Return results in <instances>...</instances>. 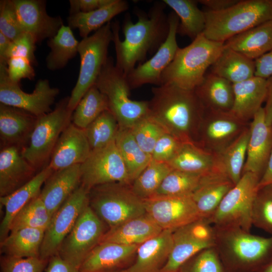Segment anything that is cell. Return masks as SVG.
Masks as SVG:
<instances>
[{
    "label": "cell",
    "mask_w": 272,
    "mask_h": 272,
    "mask_svg": "<svg viewBox=\"0 0 272 272\" xmlns=\"http://www.w3.org/2000/svg\"><path fill=\"white\" fill-rule=\"evenodd\" d=\"M88 204L89 191L81 184L53 215L45 231L40 250L41 258L49 259L57 254L61 243Z\"/></svg>",
    "instance_id": "9a60e30c"
},
{
    "label": "cell",
    "mask_w": 272,
    "mask_h": 272,
    "mask_svg": "<svg viewBox=\"0 0 272 272\" xmlns=\"http://www.w3.org/2000/svg\"><path fill=\"white\" fill-rule=\"evenodd\" d=\"M119 127L116 119L109 110L102 112L84 129L91 150L105 147L115 141Z\"/></svg>",
    "instance_id": "f6af8a7d"
},
{
    "label": "cell",
    "mask_w": 272,
    "mask_h": 272,
    "mask_svg": "<svg viewBox=\"0 0 272 272\" xmlns=\"http://www.w3.org/2000/svg\"><path fill=\"white\" fill-rule=\"evenodd\" d=\"M267 95L266 104L263 107L265 122L267 125L272 124V76L266 79Z\"/></svg>",
    "instance_id": "91938a15"
},
{
    "label": "cell",
    "mask_w": 272,
    "mask_h": 272,
    "mask_svg": "<svg viewBox=\"0 0 272 272\" xmlns=\"http://www.w3.org/2000/svg\"><path fill=\"white\" fill-rule=\"evenodd\" d=\"M224 47V43L210 40L202 33L200 34L188 45L179 48L174 59L163 72L160 85L172 84L186 90H195Z\"/></svg>",
    "instance_id": "277c9868"
},
{
    "label": "cell",
    "mask_w": 272,
    "mask_h": 272,
    "mask_svg": "<svg viewBox=\"0 0 272 272\" xmlns=\"http://www.w3.org/2000/svg\"><path fill=\"white\" fill-rule=\"evenodd\" d=\"M209 220L201 218L173 232V245L159 272H180L181 267L202 250L215 246L216 233Z\"/></svg>",
    "instance_id": "7c38bea8"
},
{
    "label": "cell",
    "mask_w": 272,
    "mask_h": 272,
    "mask_svg": "<svg viewBox=\"0 0 272 272\" xmlns=\"http://www.w3.org/2000/svg\"><path fill=\"white\" fill-rule=\"evenodd\" d=\"M52 217L39 195L30 201L14 217L10 225L9 233L23 228L38 229L45 231Z\"/></svg>",
    "instance_id": "b9f144b4"
},
{
    "label": "cell",
    "mask_w": 272,
    "mask_h": 272,
    "mask_svg": "<svg viewBox=\"0 0 272 272\" xmlns=\"http://www.w3.org/2000/svg\"><path fill=\"white\" fill-rule=\"evenodd\" d=\"M69 97L61 100L49 113L37 117L22 156L36 170L47 165L58 139L71 123L73 112L68 107Z\"/></svg>",
    "instance_id": "ba28073f"
},
{
    "label": "cell",
    "mask_w": 272,
    "mask_h": 272,
    "mask_svg": "<svg viewBox=\"0 0 272 272\" xmlns=\"http://www.w3.org/2000/svg\"><path fill=\"white\" fill-rule=\"evenodd\" d=\"M91 151L85 130L71 122L60 135L48 165L57 171L82 164Z\"/></svg>",
    "instance_id": "44dd1931"
},
{
    "label": "cell",
    "mask_w": 272,
    "mask_h": 272,
    "mask_svg": "<svg viewBox=\"0 0 272 272\" xmlns=\"http://www.w3.org/2000/svg\"><path fill=\"white\" fill-rule=\"evenodd\" d=\"M184 142L168 132H165L157 142L152 152V159L169 163L176 155Z\"/></svg>",
    "instance_id": "816d5d0a"
},
{
    "label": "cell",
    "mask_w": 272,
    "mask_h": 272,
    "mask_svg": "<svg viewBox=\"0 0 272 272\" xmlns=\"http://www.w3.org/2000/svg\"><path fill=\"white\" fill-rule=\"evenodd\" d=\"M130 130L141 148L151 155L158 140L166 132L149 114L137 122Z\"/></svg>",
    "instance_id": "7dc6e473"
},
{
    "label": "cell",
    "mask_w": 272,
    "mask_h": 272,
    "mask_svg": "<svg viewBox=\"0 0 272 272\" xmlns=\"http://www.w3.org/2000/svg\"><path fill=\"white\" fill-rule=\"evenodd\" d=\"M163 230L146 213L110 228L104 234L100 243L112 242L126 245H140Z\"/></svg>",
    "instance_id": "4dcf8cb0"
},
{
    "label": "cell",
    "mask_w": 272,
    "mask_h": 272,
    "mask_svg": "<svg viewBox=\"0 0 272 272\" xmlns=\"http://www.w3.org/2000/svg\"><path fill=\"white\" fill-rule=\"evenodd\" d=\"M234 185L222 172L203 175L192 195L201 218L210 220L224 196Z\"/></svg>",
    "instance_id": "83f0119b"
},
{
    "label": "cell",
    "mask_w": 272,
    "mask_h": 272,
    "mask_svg": "<svg viewBox=\"0 0 272 272\" xmlns=\"http://www.w3.org/2000/svg\"><path fill=\"white\" fill-rule=\"evenodd\" d=\"M152 92L149 115L166 132L182 142L197 144L206 108L195 90L164 84L152 88Z\"/></svg>",
    "instance_id": "7a4b0ae2"
},
{
    "label": "cell",
    "mask_w": 272,
    "mask_h": 272,
    "mask_svg": "<svg viewBox=\"0 0 272 272\" xmlns=\"http://www.w3.org/2000/svg\"><path fill=\"white\" fill-rule=\"evenodd\" d=\"M106 97L109 111L119 127L130 128L149 114V101L133 100L130 98L127 75L118 69L109 56L95 84Z\"/></svg>",
    "instance_id": "8992f818"
},
{
    "label": "cell",
    "mask_w": 272,
    "mask_h": 272,
    "mask_svg": "<svg viewBox=\"0 0 272 272\" xmlns=\"http://www.w3.org/2000/svg\"><path fill=\"white\" fill-rule=\"evenodd\" d=\"M79 44L72 29L63 24L56 34L47 41L50 51L46 57L47 68L50 71L63 68L78 53Z\"/></svg>",
    "instance_id": "f35d334b"
},
{
    "label": "cell",
    "mask_w": 272,
    "mask_h": 272,
    "mask_svg": "<svg viewBox=\"0 0 272 272\" xmlns=\"http://www.w3.org/2000/svg\"><path fill=\"white\" fill-rule=\"evenodd\" d=\"M107 110L109 106L106 97L94 85L84 95L73 111L72 123L85 129Z\"/></svg>",
    "instance_id": "60d3db41"
},
{
    "label": "cell",
    "mask_w": 272,
    "mask_h": 272,
    "mask_svg": "<svg viewBox=\"0 0 272 272\" xmlns=\"http://www.w3.org/2000/svg\"><path fill=\"white\" fill-rule=\"evenodd\" d=\"M113 0H70V13H86L104 7Z\"/></svg>",
    "instance_id": "11a10c76"
},
{
    "label": "cell",
    "mask_w": 272,
    "mask_h": 272,
    "mask_svg": "<svg viewBox=\"0 0 272 272\" xmlns=\"http://www.w3.org/2000/svg\"><path fill=\"white\" fill-rule=\"evenodd\" d=\"M254 61L255 76L267 79L272 76V50Z\"/></svg>",
    "instance_id": "9f6ffc18"
},
{
    "label": "cell",
    "mask_w": 272,
    "mask_h": 272,
    "mask_svg": "<svg viewBox=\"0 0 272 272\" xmlns=\"http://www.w3.org/2000/svg\"><path fill=\"white\" fill-rule=\"evenodd\" d=\"M7 70L10 80L16 83H19L23 79L32 80L35 76L32 63L29 60L22 57L9 58Z\"/></svg>",
    "instance_id": "db71d44e"
},
{
    "label": "cell",
    "mask_w": 272,
    "mask_h": 272,
    "mask_svg": "<svg viewBox=\"0 0 272 272\" xmlns=\"http://www.w3.org/2000/svg\"><path fill=\"white\" fill-rule=\"evenodd\" d=\"M238 0H200L199 3L207 8V10L213 12H220L233 6Z\"/></svg>",
    "instance_id": "680465c9"
},
{
    "label": "cell",
    "mask_w": 272,
    "mask_h": 272,
    "mask_svg": "<svg viewBox=\"0 0 272 272\" xmlns=\"http://www.w3.org/2000/svg\"><path fill=\"white\" fill-rule=\"evenodd\" d=\"M260 178L245 172L226 194L210 219L217 228H239L250 232L253 201Z\"/></svg>",
    "instance_id": "30bf717a"
},
{
    "label": "cell",
    "mask_w": 272,
    "mask_h": 272,
    "mask_svg": "<svg viewBox=\"0 0 272 272\" xmlns=\"http://www.w3.org/2000/svg\"><path fill=\"white\" fill-rule=\"evenodd\" d=\"M36 41L30 34L22 33L15 40L12 41L7 54V61L11 57H22L29 60L32 63H36L35 51Z\"/></svg>",
    "instance_id": "f5cc1de1"
},
{
    "label": "cell",
    "mask_w": 272,
    "mask_h": 272,
    "mask_svg": "<svg viewBox=\"0 0 272 272\" xmlns=\"http://www.w3.org/2000/svg\"><path fill=\"white\" fill-rule=\"evenodd\" d=\"M173 169L167 163L152 159L147 166L131 183L133 192L144 199L152 197Z\"/></svg>",
    "instance_id": "7bdbcfd3"
},
{
    "label": "cell",
    "mask_w": 272,
    "mask_h": 272,
    "mask_svg": "<svg viewBox=\"0 0 272 272\" xmlns=\"http://www.w3.org/2000/svg\"><path fill=\"white\" fill-rule=\"evenodd\" d=\"M7 64L0 63V103L26 111L39 117L51 112L56 97L59 93L51 87L47 79L37 81L31 93L23 91L19 83L12 82L7 74Z\"/></svg>",
    "instance_id": "4fadbf2b"
},
{
    "label": "cell",
    "mask_w": 272,
    "mask_h": 272,
    "mask_svg": "<svg viewBox=\"0 0 272 272\" xmlns=\"http://www.w3.org/2000/svg\"><path fill=\"white\" fill-rule=\"evenodd\" d=\"M21 149L11 146L0 152V196H7L29 181L36 170L22 156Z\"/></svg>",
    "instance_id": "7402d4cb"
},
{
    "label": "cell",
    "mask_w": 272,
    "mask_h": 272,
    "mask_svg": "<svg viewBox=\"0 0 272 272\" xmlns=\"http://www.w3.org/2000/svg\"><path fill=\"white\" fill-rule=\"evenodd\" d=\"M195 91L206 109L229 111L234 102L233 84L211 72Z\"/></svg>",
    "instance_id": "d6a6232c"
},
{
    "label": "cell",
    "mask_w": 272,
    "mask_h": 272,
    "mask_svg": "<svg viewBox=\"0 0 272 272\" xmlns=\"http://www.w3.org/2000/svg\"><path fill=\"white\" fill-rule=\"evenodd\" d=\"M115 141L131 183L151 162L152 156L141 148L130 128L119 127Z\"/></svg>",
    "instance_id": "8d00e7d4"
},
{
    "label": "cell",
    "mask_w": 272,
    "mask_h": 272,
    "mask_svg": "<svg viewBox=\"0 0 272 272\" xmlns=\"http://www.w3.org/2000/svg\"><path fill=\"white\" fill-rule=\"evenodd\" d=\"M81 164L54 171L39 195L50 214H54L81 185Z\"/></svg>",
    "instance_id": "cb8c5ba5"
},
{
    "label": "cell",
    "mask_w": 272,
    "mask_h": 272,
    "mask_svg": "<svg viewBox=\"0 0 272 272\" xmlns=\"http://www.w3.org/2000/svg\"><path fill=\"white\" fill-rule=\"evenodd\" d=\"M257 272H272V254L268 261Z\"/></svg>",
    "instance_id": "be15d7a7"
},
{
    "label": "cell",
    "mask_w": 272,
    "mask_h": 272,
    "mask_svg": "<svg viewBox=\"0 0 272 272\" xmlns=\"http://www.w3.org/2000/svg\"><path fill=\"white\" fill-rule=\"evenodd\" d=\"M80 171L81 184L88 191L96 186L108 183L131 184L115 141L105 147L91 150L81 164Z\"/></svg>",
    "instance_id": "5bb4252c"
},
{
    "label": "cell",
    "mask_w": 272,
    "mask_h": 272,
    "mask_svg": "<svg viewBox=\"0 0 272 272\" xmlns=\"http://www.w3.org/2000/svg\"><path fill=\"white\" fill-rule=\"evenodd\" d=\"M103 223L88 204L61 243L57 254L79 269L106 233Z\"/></svg>",
    "instance_id": "8fae6325"
},
{
    "label": "cell",
    "mask_w": 272,
    "mask_h": 272,
    "mask_svg": "<svg viewBox=\"0 0 272 272\" xmlns=\"http://www.w3.org/2000/svg\"><path fill=\"white\" fill-rule=\"evenodd\" d=\"M49 259L38 257H16L3 255L1 258L2 272H43Z\"/></svg>",
    "instance_id": "681fc988"
},
{
    "label": "cell",
    "mask_w": 272,
    "mask_h": 272,
    "mask_svg": "<svg viewBox=\"0 0 272 272\" xmlns=\"http://www.w3.org/2000/svg\"><path fill=\"white\" fill-rule=\"evenodd\" d=\"M139 245L100 243L85 259L81 272H110L122 265L137 253Z\"/></svg>",
    "instance_id": "f1b7e54d"
},
{
    "label": "cell",
    "mask_w": 272,
    "mask_h": 272,
    "mask_svg": "<svg viewBox=\"0 0 272 272\" xmlns=\"http://www.w3.org/2000/svg\"><path fill=\"white\" fill-rule=\"evenodd\" d=\"M146 213L162 229L175 230L201 219L192 195L144 199Z\"/></svg>",
    "instance_id": "e0dca14e"
},
{
    "label": "cell",
    "mask_w": 272,
    "mask_h": 272,
    "mask_svg": "<svg viewBox=\"0 0 272 272\" xmlns=\"http://www.w3.org/2000/svg\"><path fill=\"white\" fill-rule=\"evenodd\" d=\"M0 32L11 41L15 40L24 33L13 0L0 1Z\"/></svg>",
    "instance_id": "f907efd6"
},
{
    "label": "cell",
    "mask_w": 272,
    "mask_h": 272,
    "mask_svg": "<svg viewBox=\"0 0 272 272\" xmlns=\"http://www.w3.org/2000/svg\"><path fill=\"white\" fill-rule=\"evenodd\" d=\"M203 176L172 169L153 196L192 195L199 186Z\"/></svg>",
    "instance_id": "ee69618b"
},
{
    "label": "cell",
    "mask_w": 272,
    "mask_h": 272,
    "mask_svg": "<svg viewBox=\"0 0 272 272\" xmlns=\"http://www.w3.org/2000/svg\"><path fill=\"white\" fill-rule=\"evenodd\" d=\"M187 261L180 272H227L215 246L202 250Z\"/></svg>",
    "instance_id": "c3c4849f"
},
{
    "label": "cell",
    "mask_w": 272,
    "mask_h": 272,
    "mask_svg": "<svg viewBox=\"0 0 272 272\" xmlns=\"http://www.w3.org/2000/svg\"><path fill=\"white\" fill-rule=\"evenodd\" d=\"M45 231L23 228L9 233L1 242V252L16 257H40V250Z\"/></svg>",
    "instance_id": "d590c367"
},
{
    "label": "cell",
    "mask_w": 272,
    "mask_h": 272,
    "mask_svg": "<svg viewBox=\"0 0 272 272\" xmlns=\"http://www.w3.org/2000/svg\"><path fill=\"white\" fill-rule=\"evenodd\" d=\"M249 135V125L235 141L219 154L222 172L234 184L242 175Z\"/></svg>",
    "instance_id": "ab89813d"
},
{
    "label": "cell",
    "mask_w": 272,
    "mask_h": 272,
    "mask_svg": "<svg viewBox=\"0 0 272 272\" xmlns=\"http://www.w3.org/2000/svg\"><path fill=\"white\" fill-rule=\"evenodd\" d=\"M89 205L110 228L146 213L144 200L130 184L111 183L96 186L89 191Z\"/></svg>",
    "instance_id": "52a82bcc"
},
{
    "label": "cell",
    "mask_w": 272,
    "mask_h": 272,
    "mask_svg": "<svg viewBox=\"0 0 272 272\" xmlns=\"http://www.w3.org/2000/svg\"><path fill=\"white\" fill-rule=\"evenodd\" d=\"M113 40L111 22L79 42L80 67L75 86L69 97L67 107L74 111L78 104L96 81L108 58L109 44Z\"/></svg>",
    "instance_id": "9c48e42d"
},
{
    "label": "cell",
    "mask_w": 272,
    "mask_h": 272,
    "mask_svg": "<svg viewBox=\"0 0 272 272\" xmlns=\"http://www.w3.org/2000/svg\"><path fill=\"white\" fill-rule=\"evenodd\" d=\"M12 41L0 32V63L7 64V54Z\"/></svg>",
    "instance_id": "6125c7cd"
},
{
    "label": "cell",
    "mask_w": 272,
    "mask_h": 272,
    "mask_svg": "<svg viewBox=\"0 0 272 272\" xmlns=\"http://www.w3.org/2000/svg\"><path fill=\"white\" fill-rule=\"evenodd\" d=\"M168 164L173 169L202 175L216 172H223L219 155L209 151L196 143H183Z\"/></svg>",
    "instance_id": "f546056e"
},
{
    "label": "cell",
    "mask_w": 272,
    "mask_h": 272,
    "mask_svg": "<svg viewBox=\"0 0 272 272\" xmlns=\"http://www.w3.org/2000/svg\"><path fill=\"white\" fill-rule=\"evenodd\" d=\"M249 128L250 135L242 174L251 172L260 179L272 151V124H266L263 107L255 114L250 122Z\"/></svg>",
    "instance_id": "ffe728a7"
},
{
    "label": "cell",
    "mask_w": 272,
    "mask_h": 272,
    "mask_svg": "<svg viewBox=\"0 0 272 272\" xmlns=\"http://www.w3.org/2000/svg\"><path fill=\"white\" fill-rule=\"evenodd\" d=\"M233 87L234 102L230 111L240 120L249 122L265 102L266 79L254 76L234 84Z\"/></svg>",
    "instance_id": "484cf974"
},
{
    "label": "cell",
    "mask_w": 272,
    "mask_h": 272,
    "mask_svg": "<svg viewBox=\"0 0 272 272\" xmlns=\"http://www.w3.org/2000/svg\"><path fill=\"white\" fill-rule=\"evenodd\" d=\"M211 73L233 84L255 76V61L228 47H224L211 66Z\"/></svg>",
    "instance_id": "e575fe53"
},
{
    "label": "cell",
    "mask_w": 272,
    "mask_h": 272,
    "mask_svg": "<svg viewBox=\"0 0 272 272\" xmlns=\"http://www.w3.org/2000/svg\"><path fill=\"white\" fill-rule=\"evenodd\" d=\"M224 44L226 47L255 60L272 50V21L234 36Z\"/></svg>",
    "instance_id": "1f68e13d"
},
{
    "label": "cell",
    "mask_w": 272,
    "mask_h": 272,
    "mask_svg": "<svg viewBox=\"0 0 272 272\" xmlns=\"http://www.w3.org/2000/svg\"><path fill=\"white\" fill-rule=\"evenodd\" d=\"M23 32L31 35L37 42L55 36L63 24L60 16H49L43 0H13Z\"/></svg>",
    "instance_id": "d6986e66"
},
{
    "label": "cell",
    "mask_w": 272,
    "mask_h": 272,
    "mask_svg": "<svg viewBox=\"0 0 272 272\" xmlns=\"http://www.w3.org/2000/svg\"><path fill=\"white\" fill-rule=\"evenodd\" d=\"M164 3L156 2L147 14L137 10L138 21L134 23L127 15L122 23L124 39L119 37V24L111 23L112 42L116 54L115 65L127 75L138 62L144 61L148 54L158 49L166 40L169 31L168 17Z\"/></svg>",
    "instance_id": "6da1fadb"
},
{
    "label": "cell",
    "mask_w": 272,
    "mask_h": 272,
    "mask_svg": "<svg viewBox=\"0 0 272 272\" xmlns=\"http://www.w3.org/2000/svg\"><path fill=\"white\" fill-rule=\"evenodd\" d=\"M173 232L163 230L140 245L134 263L123 272H159L166 262L173 245Z\"/></svg>",
    "instance_id": "4316f807"
},
{
    "label": "cell",
    "mask_w": 272,
    "mask_h": 272,
    "mask_svg": "<svg viewBox=\"0 0 272 272\" xmlns=\"http://www.w3.org/2000/svg\"><path fill=\"white\" fill-rule=\"evenodd\" d=\"M249 123L240 120L230 111L206 109L198 130L197 144L209 151L220 154Z\"/></svg>",
    "instance_id": "2e32d148"
},
{
    "label": "cell",
    "mask_w": 272,
    "mask_h": 272,
    "mask_svg": "<svg viewBox=\"0 0 272 272\" xmlns=\"http://www.w3.org/2000/svg\"><path fill=\"white\" fill-rule=\"evenodd\" d=\"M45 272H81L79 269L61 258L57 254L48 260Z\"/></svg>",
    "instance_id": "6f0895ef"
},
{
    "label": "cell",
    "mask_w": 272,
    "mask_h": 272,
    "mask_svg": "<svg viewBox=\"0 0 272 272\" xmlns=\"http://www.w3.org/2000/svg\"><path fill=\"white\" fill-rule=\"evenodd\" d=\"M168 21L169 31L165 41L150 59L135 66L127 75L131 89L146 84L161 85L163 72L173 60L179 48L176 39L179 18L172 12L168 16Z\"/></svg>",
    "instance_id": "ac0fdd59"
},
{
    "label": "cell",
    "mask_w": 272,
    "mask_h": 272,
    "mask_svg": "<svg viewBox=\"0 0 272 272\" xmlns=\"http://www.w3.org/2000/svg\"><path fill=\"white\" fill-rule=\"evenodd\" d=\"M214 228L215 246L227 272H257L272 254V235H255L239 228Z\"/></svg>",
    "instance_id": "3957f363"
},
{
    "label": "cell",
    "mask_w": 272,
    "mask_h": 272,
    "mask_svg": "<svg viewBox=\"0 0 272 272\" xmlns=\"http://www.w3.org/2000/svg\"><path fill=\"white\" fill-rule=\"evenodd\" d=\"M178 16L179 23L177 33L187 36L192 40L205 30L206 23L204 11L197 6V1L192 0H163Z\"/></svg>",
    "instance_id": "74e56055"
},
{
    "label": "cell",
    "mask_w": 272,
    "mask_h": 272,
    "mask_svg": "<svg viewBox=\"0 0 272 272\" xmlns=\"http://www.w3.org/2000/svg\"><path fill=\"white\" fill-rule=\"evenodd\" d=\"M37 117L22 109L0 103V137L5 147L21 150L28 144Z\"/></svg>",
    "instance_id": "603a6c76"
},
{
    "label": "cell",
    "mask_w": 272,
    "mask_h": 272,
    "mask_svg": "<svg viewBox=\"0 0 272 272\" xmlns=\"http://www.w3.org/2000/svg\"><path fill=\"white\" fill-rule=\"evenodd\" d=\"M54 171L47 165L29 181L13 193L0 197L5 213L0 225V241L9 234L10 224L17 214L33 199L40 194L42 186Z\"/></svg>",
    "instance_id": "d4e9b609"
},
{
    "label": "cell",
    "mask_w": 272,
    "mask_h": 272,
    "mask_svg": "<svg viewBox=\"0 0 272 272\" xmlns=\"http://www.w3.org/2000/svg\"><path fill=\"white\" fill-rule=\"evenodd\" d=\"M129 8L127 1L113 0L110 4L89 12L70 14L67 18L68 26L78 29L82 38L87 37L92 32L96 31L114 17L126 11Z\"/></svg>",
    "instance_id": "836d02e7"
},
{
    "label": "cell",
    "mask_w": 272,
    "mask_h": 272,
    "mask_svg": "<svg viewBox=\"0 0 272 272\" xmlns=\"http://www.w3.org/2000/svg\"><path fill=\"white\" fill-rule=\"evenodd\" d=\"M202 34L208 39L225 43L252 28L272 21V0H243L220 12L204 11Z\"/></svg>",
    "instance_id": "5b68a950"
},
{
    "label": "cell",
    "mask_w": 272,
    "mask_h": 272,
    "mask_svg": "<svg viewBox=\"0 0 272 272\" xmlns=\"http://www.w3.org/2000/svg\"><path fill=\"white\" fill-rule=\"evenodd\" d=\"M252 224L272 235V184L258 189L252 209Z\"/></svg>",
    "instance_id": "bcb514c9"
},
{
    "label": "cell",
    "mask_w": 272,
    "mask_h": 272,
    "mask_svg": "<svg viewBox=\"0 0 272 272\" xmlns=\"http://www.w3.org/2000/svg\"><path fill=\"white\" fill-rule=\"evenodd\" d=\"M270 184H272V151L265 172L259 181L258 189Z\"/></svg>",
    "instance_id": "94428289"
}]
</instances>
